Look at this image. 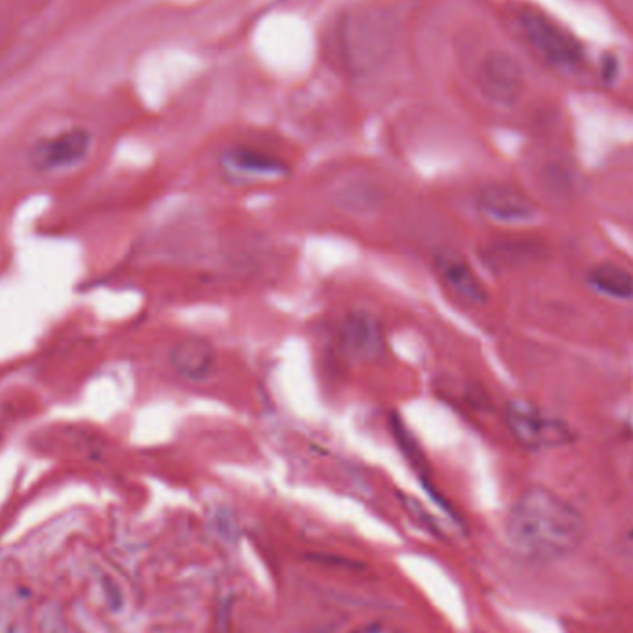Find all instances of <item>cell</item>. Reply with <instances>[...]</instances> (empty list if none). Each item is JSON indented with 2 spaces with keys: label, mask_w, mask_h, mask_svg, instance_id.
Returning <instances> with one entry per match:
<instances>
[{
  "label": "cell",
  "mask_w": 633,
  "mask_h": 633,
  "mask_svg": "<svg viewBox=\"0 0 633 633\" xmlns=\"http://www.w3.org/2000/svg\"><path fill=\"white\" fill-rule=\"evenodd\" d=\"M506 424L515 441L530 450L565 447L574 439V432L567 422L524 400L509 402Z\"/></svg>",
  "instance_id": "cell-2"
},
{
  "label": "cell",
  "mask_w": 633,
  "mask_h": 633,
  "mask_svg": "<svg viewBox=\"0 0 633 633\" xmlns=\"http://www.w3.org/2000/svg\"><path fill=\"white\" fill-rule=\"evenodd\" d=\"M174 373L193 384L210 380L217 367V350L208 339L191 336L178 341L169 354Z\"/></svg>",
  "instance_id": "cell-9"
},
{
  "label": "cell",
  "mask_w": 633,
  "mask_h": 633,
  "mask_svg": "<svg viewBox=\"0 0 633 633\" xmlns=\"http://www.w3.org/2000/svg\"><path fill=\"white\" fill-rule=\"evenodd\" d=\"M223 171L234 182H273L284 178L289 169L284 162L252 149H232L223 156Z\"/></svg>",
  "instance_id": "cell-10"
},
{
  "label": "cell",
  "mask_w": 633,
  "mask_h": 633,
  "mask_svg": "<svg viewBox=\"0 0 633 633\" xmlns=\"http://www.w3.org/2000/svg\"><path fill=\"white\" fill-rule=\"evenodd\" d=\"M521 26L535 52L550 65L572 71L584 63L582 43L547 13L526 10L521 13Z\"/></svg>",
  "instance_id": "cell-3"
},
{
  "label": "cell",
  "mask_w": 633,
  "mask_h": 633,
  "mask_svg": "<svg viewBox=\"0 0 633 633\" xmlns=\"http://www.w3.org/2000/svg\"><path fill=\"white\" fill-rule=\"evenodd\" d=\"M478 210L485 219L506 226L534 223L539 208L534 200L519 189L509 186H489L478 195Z\"/></svg>",
  "instance_id": "cell-5"
},
{
  "label": "cell",
  "mask_w": 633,
  "mask_h": 633,
  "mask_svg": "<svg viewBox=\"0 0 633 633\" xmlns=\"http://www.w3.org/2000/svg\"><path fill=\"white\" fill-rule=\"evenodd\" d=\"M509 541L524 556L556 559L584 543L587 522L569 500L545 489L530 487L509 509Z\"/></svg>",
  "instance_id": "cell-1"
},
{
  "label": "cell",
  "mask_w": 633,
  "mask_h": 633,
  "mask_svg": "<svg viewBox=\"0 0 633 633\" xmlns=\"http://www.w3.org/2000/svg\"><path fill=\"white\" fill-rule=\"evenodd\" d=\"M91 147V136L84 128H71L58 136L39 141L30 152V162L38 171L67 169L82 162Z\"/></svg>",
  "instance_id": "cell-7"
},
{
  "label": "cell",
  "mask_w": 633,
  "mask_h": 633,
  "mask_svg": "<svg viewBox=\"0 0 633 633\" xmlns=\"http://www.w3.org/2000/svg\"><path fill=\"white\" fill-rule=\"evenodd\" d=\"M478 86L487 99L509 106L521 97L524 87L521 63L508 52L493 50L478 69Z\"/></svg>",
  "instance_id": "cell-4"
},
{
  "label": "cell",
  "mask_w": 633,
  "mask_h": 633,
  "mask_svg": "<svg viewBox=\"0 0 633 633\" xmlns=\"http://www.w3.org/2000/svg\"><path fill=\"white\" fill-rule=\"evenodd\" d=\"M589 287L602 297L611 300H632L633 276L628 269H624L617 263H598L587 273Z\"/></svg>",
  "instance_id": "cell-11"
},
{
  "label": "cell",
  "mask_w": 633,
  "mask_h": 633,
  "mask_svg": "<svg viewBox=\"0 0 633 633\" xmlns=\"http://www.w3.org/2000/svg\"><path fill=\"white\" fill-rule=\"evenodd\" d=\"M434 271L437 278L448 287L452 295L463 302L480 306L487 302V289L480 276L472 269L469 260L454 249H439L434 256Z\"/></svg>",
  "instance_id": "cell-6"
},
{
  "label": "cell",
  "mask_w": 633,
  "mask_h": 633,
  "mask_svg": "<svg viewBox=\"0 0 633 633\" xmlns=\"http://www.w3.org/2000/svg\"><path fill=\"white\" fill-rule=\"evenodd\" d=\"M341 345L354 360H378L385 350L382 324L374 315L365 311L348 315L341 328Z\"/></svg>",
  "instance_id": "cell-8"
}]
</instances>
